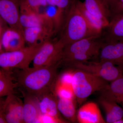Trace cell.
Segmentation results:
<instances>
[{
    "mask_svg": "<svg viewBox=\"0 0 123 123\" xmlns=\"http://www.w3.org/2000/svg\"><path fill=\"white\" fill-rule=\"evenodd\" d=\"M114 123H123V118L120 119L116 121Z\"/></svg>",
    "mask_w": 123,
    "mask_h": 123,
    "instance_id": "4dcf8cb0",
    "label": "cell"
},
{
    "mask_svg": "<svg viewBox=\"0 0 123 123\" xmlns=\"http://www.w3.org/2000/svg\"><path fill=\"white\" fill-rule=\"evenodd\" d=\"M59 32V39L65 46L102 33H98L87 22L78 6L77 0L73 2Z\"/></svg>",
    "mask_w": 123,
    "mask_h": 123,
    "instance_id": "7a4b0ae2",
    "label": "cell"
},
{
    "mask_svg": "<svg viewBox=\"0 0 123 123\" xmlns=\"http://www.w3.org/2000/svg\"><path fill=\"white\" fill-rule=\"evenodd\" d=\"M106 0V2H107V3L108 1V0Z\"/></svg>",
    "mask_w": 123,
    "mask_h": 123,
    "instance_id": "836d02e7",
    "label": "cell"
},
{
    "mask_svg": "<svg viewBox=\"0 0 123 123\" xmlns=\"http://www.w3.org/2000/svg\"><path fill=\"white\" fill-rule=\"evenodd\" d=\"M28 6L38 14H40V9L48 5L46 0H23Z\"/></svg>",
    "mask_w": 123,
    "mask_h": 123,
    "instance_id": "f1b7e54d",
    "label": "cell"
},
{
    "mask_svg": "<svg viewBox=\"0 0 123 123\" xmlns=\"http://www.w3.org/2000/svg\"><path fill=\"white\" fill-rule=\"evenodd\" d=\"M54 33L44 25L24 29L23 35L29 46L43 44L51 38Z\"/></svg>",
    "mask_w": 123,
    "mask_h": 123,
    "instance_id": "8fae6325",
    "label": "cell"
},
{
    "mask_svg": "<svg viewBox=\"0 0 123 123\" xmlns=\"http://www.w3.org/2000/svg\"><path fill=\"white\" fill-rule=\"evenodd\" d=\"M99 102L105 112L106 123H114L117 120L123 118V108L115 101L102 95Z\"/></svg>",
    "mask_w": 123,
    "mask_h": 123,
    "instance_id": "d6986e66",
    "label": "cell"
},
{
    "mask_svg": "<svg viewBox=\"0 0 123 123\" xmlns=\"http://www.w3.org/2000/svg\"><path fill=\"white\" fill-rule=\"evenodd\" d=\"M77 120L80 123H105L97 104L88 102L79 108L77 114Z\"/></svg>",
    "mask_w": 123,
    "mask_h": 123,
    "instance_id": "7c38bea8",
    "label": "cell"
},
{
    "mask_svg": "<svg viewBox=\"0 0 123 123\" xmlns=\"http://www.w3.org/2000/svg\"><path fill=\"white\" fill-rule=\"evenodd\" d=\"M73 73L72 86L76 100L81 104L97 91H102L108 85V82L84 70L77 69Z\"/></svg>",
    "mask_w": 123,
    "mask_h": 123,
    "instance_id": "3957f363",
    "label": "cell"
},
{
    "mask_svg": "<svg viewBox=\"0 0 123 123\" xmlns=\"http://www.w3.org/2000/svg\"><path fill=\"white\" fill-rule=\"evenodd\" d=\"M5 118L9 123H24L23 103L21 99L12 94L9 95L6 102Z\"/></svg>",
    "mask_w": 123,
    "mask_h": 123,
    "instance_id": "5bb4252c",
    "label": "cell"
},
{
    "mask_svg": "<svg viewBox=\"0 0 123 123\" xmlns=\"http://www.w3.org/2000/svg\"><path fill=\"white\" fill-rule=\"evenodd\" d=\"M98 58L99 60L110 61L123 68V40L103 41Z\"/></svg>",
    "mask_w": 123,
    "mask_h": 123,
    "instance_id": "9c48e42d",
    "label": "cell"
},
{
    "mask_svg": "<svg viewBox=\"0 0 123 123\" xmlns=\"http://www.w3.org/2000/svg\"><path fill=\"white\" fill-rule=\"evenodd\" d=\"M77 4L82 15L91 26L98 33H102L104 29L107 26V25L88 11L83 2L77 0Z\"/></svg>",
    "mask_w": 123,
    "mask_h": 123,
    "instance_id": "7402d4cb",
    "label": "cell"
},
{
    "mask_svg": "<svg viewBox=\"0 0 123 123\" xmlns=\"http://www.w3.org/2000/svg\"><path fill=\"white\" fill-rule=\"evenodd\" d=\"M1 43L6 51L18 50L25 47L26 42L24 35L15 29H6L2 33Z\"/></svg>",
    "mask_w": 123,
    "mask_h": 123,
    "instance_id": "9a60e30c",
    "label": "cell"
},
{
    "mask_svg": "<svg viewBox=\"0 0 123 123\" xmlns=\"http://www.w3.org/2000/svg\"><path fill=\"white\" fill-rule=\"evenodd\" d=\"M20 21L23 29L43 25L40 14L29 7L23 0L19 1Z\"/></svg>",
    "mask_w": 123,
    "mask_h": 123,
    "instance_id": "e0dca14e",
    "label": "cell"
},
{
    "mask_svg": "<svg viewBox=\"0 0 123 123\" xmlns=\"http://www.w3.org/2000/svg\"><path fill=\"white\" fill-rule=\"evenodd\" d=\"M57 96L55 91L47 92L40 97L39 107L43 115L52 117L66 123L60 117L57 107Z\"/></svg>",
    "mask_w": 123,
    "mask_h": 123,
    "instance_id": "2e32d148",
    "label": "cell"
},
{
    "mask_svg": "<svg viewBox=\"0 0 123 123\" xmlns=\"http://www.w3.org/2000/svg\"><path fill=\"white\" fill-rule=\"evenodd\" d=\"M83 2L88 11L108 26L111 14L106 0H85Z\"/></svg>",
    "mask_w": 123,
    "mask_h": 123,
    "instance_id": "ac0fdd59",
    "label": "cell"
},
{
    "mask_svg": "<svg viewBox=\"0 0 123 123\" xmlns=\"http://www.w3.org/2000/svg\"><path fill=\"white\" fill-rule=\"evenodd\" d=\"M65 46L59 38L44 43L33 60V67L50 66L61 61Z\"/></svg>",
    "mask_w": 123,
    "mask_h": 123,
    "instance_id": "8992f818",
    "label": "cell"
},
{
    "mask_svg": "<svg viewBox=\"0 0 123 123\" xmlns=\"http://www.w3.org/2000/svg\"><path fill=\"white\" fill-rule=\"evenodd\" d=\"M96 75L108 82H111L123 76V68L107 61L74 63L70 65Z\"/></svg>",
    "mask_w": 123,
    "mask_h": 123,
    "instance_id": "5b68a950",
    "label": "cell"
},
{
    "mask_svg": "<svg viewBox=\"0 0 123 123\" xmlns=\"http://www.w3.org/2000/svg\"><path fill=\"white\" fill-rule=\"evenodd\" d=\"M73 73V72L69 71L62 74L58 78L56 85H61L72 87Z\"/></svg>",
    "mask_w": 123,
    "mask_h": 123,
    "instance_id": "83f0119b",
    "label": "cell"
},
{
    "mask_svg": "<svg viewBox=\"0 0 123 123\" xmlns=\"http://www.w3.org/2000/svg\"><path fill=\"white\" fill-rule=\"evenodd\" d=\"M15 86L11 79L2 75L0 76V97L12 94Z\"/></svg>",
    "mask_w": 123,
    "mask_h": 123,
    "instance_id": "484cf974",
    "label": "cell"
},
{
    "mask_svg": "<svg viewBox=\"0 0 123 123\" xmlns=\"http://www.w3.org/2000/svg\"><path fill=\"white\" fill-rule=\"evenodd\" d=\"M20 6L18 0H0V17L10 27L23 34L20 24Z\"/></svg>",
    "mask_w": 123,
    "mask_h": 123,
    "instance_id": "ba28073f",
    "label": "cell"
},
{
    "mask_svg": "<svg viewBox=\"0 0 123 123\" xmlns=\"http://www.w3.org/2000/svg\"><path fill=\"white\" fill-rule=\"evenodd\" d=\"M43 44L29 46L18 50L0 53V67L21 70L29 68Z\"/></svg>",
    "mask_w": 123,
    "mask_h": 123,
    "instance_id": "277c9868",
    "label": "cell"
},
{
    "mask_svg": "<svg viewBox=\"0 0 123 123\" xmlns=\"http://www.w3.org/2000/svg\"><path fill=\"white\" fill-rule=\"evenodd\" d=\"M101 92L102 95L123 106V76L111 82Z\"/></svg>",
    "mask_w": 123,
    "mask_h": 123,
    "instance_id": "ffe728a7",
    "label": "cell"
},
{
    "mask_svg": "<svg viewBox=\"0 0 123 123\" xmlns=\"http://www.w3.org/2000/svg\"><path fill=\"white\" fill-rule=\"evenodd\" d=\"M1 19H2V18H1L0 17V20ZM0 24H1V23H0V29H1V25H0Z\"/></svg>",
    "mask_w": 123,
    "mask_h": 123,
    "instance_id": "d6a6232c",
    "label": "cell"
},
{
    "mask_svg": "<svg viewBox=\"0 0 123 123\" xmlns=\"http://www.w3.org/2000/svg\"><path fill=\"white\" fill-rule=\"evenodd\" d=\"M61 61L50 66L30 67L18 74V85L26 92L38 98L47 92L55 91L57 78V69Z\"/></svg>",
    "mask_w": 123,
    "mask_h": 123,
    "instance_id": "6da1fadb",
    "label": "cell"
},
{
    "mask_svg": "<svg viewBox=\"0 0 123 123\" xmlns=\"http://www.w3.org/2000/svg\"><path fill=\"white\" fill-rule=\"evenodd\" d=\"M1 29H0V34L1 33Z\"/></svg>",
    "mask_w": 123,
    "mask_h": 123,
    "instance_id": "e575fe53",
    "label": "cell"
},
{
    "mask_svg": "<svg viewBox=\"0 0 123 123\" xmlns=\"http://www.w3.org/2000/svg\"><path fill=\"white\" fill-rule=\"evenodd\" d=\"M55 91L57 97L59 98L76 99L72 87L56 85Z\"/></svg>",
    "mask_w": 123,
    "mask_h": 123,
    "instance_id": "d4e9b609",
    "label": "cell"
},
{
    "mask_svg": "<svg viewBox=\"0 0 123 123\" xmlns=\"http://www.w3.org/2000/svg\"><path fill=\"white\" fill-rule=\"evenodd\" d=\"M23 103L24 123H39L42 114L37 97L27 92L24 93Z\"/></svg>",
    "mask_w": 123,
    "mask_h": 123,
    "instance_id": "30bf717a",
    "label": "cell"
},
{
    "mask_svg": "<svg viewBox=\"0 0 123 123\" xmlns=\"http://www.w3.org/2000/svg\"><path fill=\"white\" fill-rule=\"evenodd\" d=\"M64 123L63 121L46 115H42L40 118L39 123Z\"/></svg>",
    "mask_w": 123,
    "mask_h": 123,
    "instance_id": "f546056e",
    "label": "cell"
},
{
    "mask_svg": "<svg viewBox=\"0 0 123 123\" xmlns=\"http://www.w3.org/2000/svg\"><path fill=\"white\" fill-rule=\"evenodd\" d=\"M74 0H46L48 5L57 8L61 18L65 20Z\"/></svg>",
    "mask_w": 123,
    "mask_h": 123,
    "instance_id": "cb8c5ba5",
    "label": "cell"
},
{
    "mask_svg": "<svg viewBox=\"0 0 123 123\" xmlns=\"http://www.w3.org/2000/svg\"><path fill=\"white\" fill-rule=\"evenodd\" d=\"M2 45H1V43L0 41V53H1L2 52Z\"/></svg>",
    "mask_w": 123,
    "mask_h": 123,
    "instance_id": "1f68e13d",
    "label": "cell"
},
{
    "mask_svg": "<svg viewBox=\"0 0 123 123\" xmlns=\"http://www.w3.org/2000/svg\"><path fill=\"white\" fill-rule=\"evenodd\" d=\"M107 4L111 17L114 14L123 12V0H109Z\"/></svg>",
    "mask_w": 123,
    "mask_h": 123,
    "instance_id": "4316f807",
    "label": "cell"
},
{
    "mask_svg": "<svg viewBox=\"0 0 123 123\" xmlns=\"http://www.w3.org/2000/svg\"><path fill=\"white\" fill-rule=\"evenodd\" d=\"M75 100L59 98L57 102V108L60 114L73 123H76L77 120Z\"/></svg>",
    "mask_w": 123,
    "mask_h": 123,
    "instance_id": "44dd1931",
    "label": "cell"
},
{
    "mask_svg": "<svg viewBox=\"0 0 123 123\" xmlns=\"http://www.w3.org/2000/svg\"><path fill=\"white\" fill-rule=\"evenodd\" d=\"M101 34L84 38L65 46L62 58L76 53H91L99 55L103 42Z\"/></svg>",
    "mask_w": 123,
    "mask_h": 123,
    "instance_id": "52a82bcc",
    "label": "cell"
},
{
    "mask_svg": "<svg viewBox=\"0 0 123 123\" xmlns=\"http://www.w3.org/2000/svg\"><path fill=\"white\" fill-rule=\"evenodd\" d=\"M103 41L123 40V12L112 15L101 34Z\"/></svg>",
    "mask_w": 123,
    "mask_h": 123,
    "instance_id": "4fadbf2b",
    "label": "cell"
},
{
    "mask_svg": "<svg viewBox=\"0 0 123 123\" xmlns=\"http://www.w3.org/2000/svg\"><path fill=\"white\" fill-rule=\"evenodd\" d=\"M98 56L91 53H76L62 58V63L64 62L70 65L76 63H84L90 60L98 58Z\"/></svg>",
    "mask_w": 123,
    "mask_h": 123,
    "instance_id": "603a6c76",
    "label": "cell"
}]
</instances>
